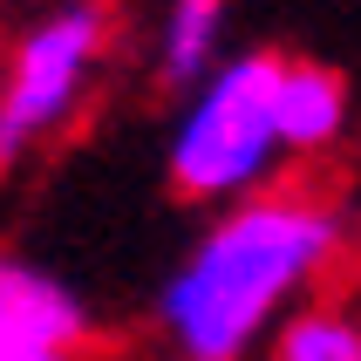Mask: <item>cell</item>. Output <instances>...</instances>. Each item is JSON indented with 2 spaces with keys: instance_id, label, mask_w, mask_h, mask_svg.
<instances>
[{
  "instance_id": "cell-1",
  "label": "cell",
  "mask_w": 361,
  "mask_h": 361,
  "mask_svg": "<svg viewBox=\"0 0 361 361\" xmlns=\"http://www.w3.org/2000/svg\"><path fill=\"white\" fill-rule=\"evenodd\" d=\"M334 245H341L334 204L307 191H266L225 212L191 245V259L157 293V321L184 361H239L259 341V327L334 259Z\"/></svg>"
},
{
  "instance_id": "cell-2",
  "label": "cell",
  "mask_w": 361,
  "mask_h": 361,
  "mask_svg": "<svg viewBox=\"0 0 361 361\" xmlns=\"http://www.w3.org/2000/svg\"><path fill=\"white\" fill-rule=\"evenodd\" d=\"M273 75L280 55H239L198 82V102L171 137V184L184 198H245L273 171Z\"/></svg>"
},
{
  "instance_id": "cell-3",
  "label": "cell",
  "mask_w": 361,
  "mask_h": 361,
  "mask_svg": "<svg viewBox=\"0 0 361 361\" xmlns=\"http://www.w3.org/2000/svg\"><path fill=\"white\" fill-rule=\"evenodd\" d=\"M102 27L109 20H102L96 0H61L20 35L7 89H0V171L68 116L75 89L89 82V68L102 55Z\"/></svg>"
},
{
  "instance_id": "cell-4",
  "label": "cell",
  "mask_w": 361,
  "mask_h": 361,
  "mask_svg": "<svg viewBox=\"0 0 361 361\" xmlns=\"http://www.w3.org/2000/svg\"><path fill=\"white\" fill-rule=\"evenodd\" d=\"M89 314L61 280L7 259L0 280V361H82Z\"/></svg>"
},
{
  "instance_id": "cell-5",
  "label": "cell",
  "mask_w": 361,
  "mask_h": 361,
  "mask_svg": "<svg viewBox=\"0 0 361 361\" xmlns=\"http://www.w3.org/2000/svg\"><path fill=\"white\" fill-rule=\"evenodd\" d=\"M348 123V89L321 61H286L273 75V137L280 150H327Z\"/></svg>"
},
{
  "instance_id": "cell-6",
  "label": "cell",
  "mask_w": 361,
  "mask_h": 361,
  "mask_svg": "<svg viewBox=\"0 0 361 361\" xmlns=\"http://www.w3.org/2000/svg\"><path fill=\"white\" fill-rule=\"evenodd\" d=\"M219 35H225V0H171V14H164V82L198 89L212 75Z\"/></svg>"
},
{
  "instance_id": "cell-7",
  "label": "cell",
  "mask_w": 361,
  "mask_h": 361,
  "mask_svg": "<svg viewBox=\"0 0 361 361\" xmlns=\"http://www.w3.org/2000/svg\"><path fill=\"white\" fill-rule=\"evenodd\" d=\"M273 361H361V321L341 307H307L280 327Z\"/></svg>"
}]
</instances>
